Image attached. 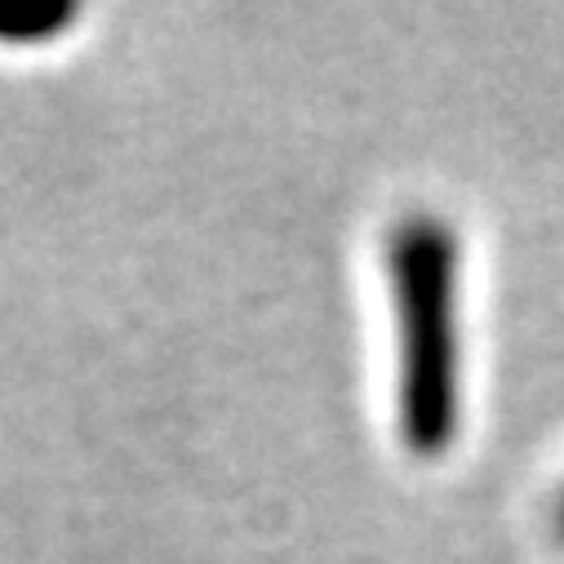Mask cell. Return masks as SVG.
Listing matches in <instances>:
<instances>
[{
	"mask_svg": "<svg viewBox=\"0 0 564 564\" xmlns=\"http://www.w3.org/2000/svg\"><path fill=\"white\" fill-rule=\"evenodd\" d=\"M400 334V441L436 458L458 436V236L441 218H409L387 245Z\"/></svg>",
	"mask_w": 564,
	"mask_h": 564,
	"instance_id": "1",
	"label": "cell"
},
{
	"mask_svg": "<svg viewBox=\"0 0 564 564\" xmlns=\"http://www.w3.org/2000/svg\"><path fill=\"white\" fill-rule=\"evenodd\" d=\"M67 23H76V6H63V0H6L0 6V41L10 45H41L54 41Z\"/></svg>",
	"mask_w": 564,
	"mask_h": 564,
	"instance_id": "2",
	"label": "cell"
},
{
	"mask_svg": "<svg viewBox=\"0 0 564 564\" xmlns=\"http://www.w3.org/2000/svg\"><path fill=\"white\" fill-rule=\"evenodd\" d=\"M560 533H564V502H560Z\"/></svg>",
	"mask_w": 564,
	"mask_h": 564,
	"instance_id": "3",
	"label": "cell"
}]
</instances>
